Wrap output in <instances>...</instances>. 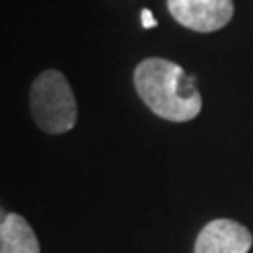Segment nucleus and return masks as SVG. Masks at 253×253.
<instances>
[{
    "instance_id": "423d86ee",
    "label": "nucleus",
    "mask_w": 253,
    "mask_h": 253,
    "mask_svg": "<svg viewBox=\"0 0 253 253\" xmlns=\"http://www.w3.org/2000/svg\"><path fill=\"white\" fill-rule=\"evenodd\" d=\"M141 23H143V28H154V27H158V21L154 19L152 15V11L150 9H143L141 11Z\"/></svg>"
},
{
    "instance_id": "f03ea898",
    "label": "nucleus",
    "mask_w": 253,
    "mask_h": 253,
    "mask_svg": "<svg viewBox=\"0 0 253 253\" xmlns=\"http://www.w3.org/2000/svg\"><path fill=\"white\" fill-rule=\"evenodd\" d=\"M30 113L36 126L49 135L72 131L77 124V100L66 75L58 70H45L30 88Z\"/></svg>"
},
{
    "instance_id": "20e7f679",
    "label": "nucleus",
    "mask_w": 253,
    "mask_h": 253,
    "mask_svg": "<svg viewBox=\"0 0 253 253\" xmlns=\"http://www.w3.org/2000/svg\"><path fill=\"white\" fill-rule=\"evenodd\" d=\"M253 235L246 225L229 217H217L201 229L193 253H248Z\"/></svg>"
},
{
    "instance_id": "39448f33",
    "label": "nucleus",
    "mask_w": 253,
    "mask_h": 253,
    "mask_svg": "<svg viewBox=\"0 0 253 253\" xmlns=\"http://www.w3.org/2000/svg\"><path fill=\"white\" fill-rule=\"evenodd\" d=\"M0 253H40V242L25 217L15 212L2 216Z\"/></svg>"
},
{
    "instance_id": "7ed1b4c3",
    "label": "nucleus",
    "mask_w": 253,
    "mask_h": 253,
    "mask_svg": "<svg viewBox=\"0 0 253 253\" xmlns=\"http://www.w3.org/2000/svg\"><path fill=\"white\" fill-rule=\"evenodd\" d=\"M172 19L193 32L210 34L231 23L235 15L233 0H167Z\"/></svg>"
},
{
    "instance_id": "f257e3e1",
    "label": "nucleus",
    "mask_w": 253,
    "mask_h": 253,
    "mask_svg": "<svg viewBox=\"0 0 253 253\" xmlns=\"http://www.w3.org/2000/svg\"><path fill=\"white\" fill-rule=\"evenodd\" d=\"M133 86L146 107L163 120L188 122L203 109V96L195 86V77L172 60L146 58L133 70Z\"/></svg>"
}]
</instances>
